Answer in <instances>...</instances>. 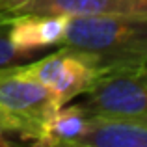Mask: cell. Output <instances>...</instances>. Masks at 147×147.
I'll return each mask as SVG.
<instances>
[{"instance_id":"9","label":"cell","mask_w":147,"mask_h":147,"mask_svg":"<svg viewBox=\"0 0 147 147\" xmlns=\"http://www.w3.org/2000/svg\"><path fill=\"white\" fill-rule=\"evenodd\" d=\"M9 24H11V21H0V69L26 63L30 58H34V54L21 52V50L11 43Z\"/></svg>"},{"instance_id":"1","label":"cell","mask_w":147,"mask_h":147,"mask_svg":"<svg viewBox=\"0 0 147 147\" xmlns=\"http://www.w3.org/2000/svg\"><path fill=\"white\" fill-rule=\"evenodd\" d=\"M60 47L82 54L97 73L147 65V13L71 17Z\"/></svg>"},{"instance_id":"2","label":"cell","mask_w":147,"mask_h":147,"mask_svg":"<svg viewBox=\"0 0 147 147\" xmlns=\"http://www.w3.org/2000/svg\"><path fill=\"white\" fill-rule=\"evenodd\" d=\"M60 102L24 63L0 69V114L21 130L26 142L41 145L45 125Z\"/></svg>"},{"instance_id":"6","label":"cell","mask_w":147,"mask_h":147,"mask_svg":"<svg viewBox=\"0 0 147 147\" xmlns=\"http://www.w3.org/2000/svg\"><path fill=\"white\" fill-rule=\"evenodd\" d=\"M69 17L65 15H24L11 19L9 39L21 52L36 54L47 47H60Z\"/></svg>"},{"instance_id":"8","label":"cell","mask_w":147,"mask_h":147,"mask_svg":"<svg viewBox=\"0 0 147 147\" xmlns=\"http://www.w3.org/2000/svg\"><path fill=\"white\" fill-rule=\"evenodd\" d=\"M90 121L82 106L71 104V106H60L47 121L41 138V145H76L80 136L84 134Z\"/></svg>"},{"instance_id":"10","label":"cell","mask_w":147,"mask_h":147,"mask_svg":"<svg viewBox=\"0 0 147 147\" xmlns=\"http://www.w3.org/2000/svg\"><path fill=\"white\" fill-rule=\"evenodd\" d=\"M28 144L26 138L21 134V130L15 129L2 114H0V147H11V145H24Z\"/></svg>"},{"instance_id":"3","label":"cell","mask_w":147,"mask_h":147,"mask_svg":"<svg viewBox=\"0 0 147 147\" xmlns=\"http://www.w3.org/2000/svg\"><path fill=\"white\" fill-rule=\"evenodd\" d=\"M80 106L90 117L147 121V65L115 67L99 73Z\"/></svg>"},{"instance_id":"7","label":"cell","mask_w":147,"mask_h":147,"mask_svg":"<svg viewBox=\"0 0 147 147\" xmlns=\"http://www.w3.org/2000/svg\"><path fill=\"white\" fill-rule=\"evenodd\" d=\"M76 145L147 147V121L125 117H90Z\"/></svg>"},{"instance_id":"5","label":"cell","mask_w":147,"mask_h":147,"mask_svg":"<svg viewBox=\"0 0 147 147\" xmlns=\"http://www.w3.org/2000/svg\"><path fill=\"white\" fill-rule=\"evenodd\" d=\"M147 13V0H0V21H11L24 15H97Z\"/></svg>"},{"instance_id":"4","label":"cell","mask_w":147,"mask_h":147,"mask_svg":"<svg viewBox=\"0 0 147 147\" xmlns=\"http://www.w3.org/2000/svg\"><path fill=\"white\" fill-rule=\"evenodd\" d=\"M24 67L52 91L60 106L84 95L99 75L82 54L65 47L36 61H26Z\"/></svg>"}]
</instances>
